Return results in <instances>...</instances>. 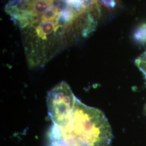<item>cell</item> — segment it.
Instances as JSON below:
<instances>
[{
	"mask_svg": "<svg viewBox=\"0 0 146 146\" xmlns=\"http://www.w3.org/2000/svg\"><path fill=\"white\" fill-rule=\"evenodd\" d=\"M5 10L21 29L31 68L88 36L101 16L99 0H10Z\"/></svg>",
	"mask_w": 146,
	"mask_h": 146,
	"instance_id": "1",
	"label": "cell"
},
{
	"mask_svg": "<svg viewBox=\"0 0 146 146\" xmlns=\"http://www.w3.org/2000/svg\"><path fill=\"white\" fill-rule=\"evenodd\" d=\"M47 137L48 146H110L113 133L102 111L77 98L70 122L63 127L52 124Z\"/></svg>",
	"mask_w": 146,
	"mask_h": 146,
	"instance_id": "2",
	"label": "cell"
},
{
	"mask_svg": "<svg viewBox=\"0 0 146 146\" xmlns=\"http://www.w3.org/2000/svg\"><path fill=\"white\" fill-rule=\"evenodd\" d=\"M76 99L70 87L65 81L57 84L49 92L47 107L53 125L63 127L70 122Z\"/></svg>",
	"mask_w": 146,
	"mask_h": 146,
	"instance_id": "3",
	"label": "cell"
},
{
	"mask_svg": "<svg viewBox=\"0 0 146 146\" xmlns=\"http://www.w3.org/2000/svg\"><path fill=\"white\" fill-rule=\"evenodd\" d=\"M133 38L138 44L146 45V22L142 23L137 26L133 33Z\"/></svg>",
	"mask_w": 146,
	"mask_h": 146,
	"instance_id": "4",
	"label": "cell"
},
{
	"mask_svg": "<svg viewBox=\"0 0 146 146\" xmlns=\"http://www.w3.org/2000/svg\"></svg>",
	"mask_w": 146,
	"mask_h": 146,
	"instance_id": "5",
	"label": "cell"
}]
</instances>
